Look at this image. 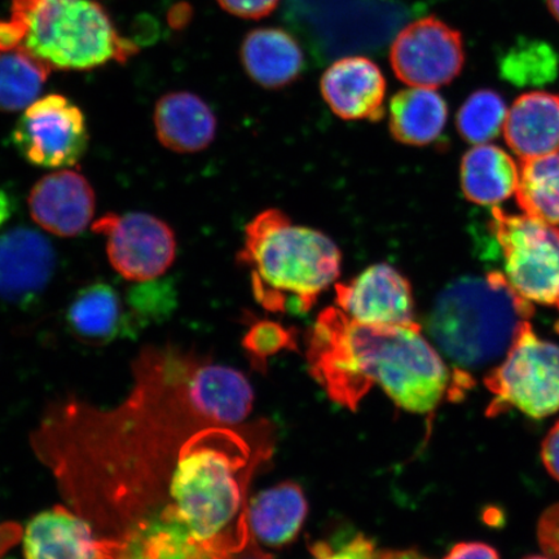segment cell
<instances>
[{
    "label": "cell",
    "mask_w": 559,
    "mask_h": 559,
    "mask_svg": "<svg viewBox=\"0 0 559 559\" xmlns=\"http://www.w3.org/2000/svg\"><path fill=\"white\" fill-rule=\"evenodd\" d=\"M192 355L144 346L120 404L68 395L32 431L34 456L93 527L97 559H234L248 547V488L267 456L191 407Z\"/></svg>",
    "instance_id": "obj_1"
},
{
    "label": "cell",
    "mask_w": 559,
    "mask_h": 559,
    "mask_svg": "<svg viewBox=\"0 0 559 559\" xmlns=\"http://www.w3.org/2000/svg\"><path fill=\"white\" fill-rule=\"evenodd\" d=\"M421 330L365 324L330 307L307 335L313 379L352 411L377 384L403 409L429 414L442 402L451 374Z\"/></svg>",
    "instance_id": "obj_2"
},
{
    "label": "cell",
    "mask_w": 559,
    "mask_h": 559,
    "mask_svg": "<svg viewBox=\"0 0 559 559\" xmlns=\"http://www.w3.org/2000/svg\"><path fill=\"white\" fill-rule=\"evenodd\" d=\"M237 260L249 270L254 298L264 310L304 314L338 278L342 254L326 235L269 209L245 229Z\"/></svg>",
    "instance_id": "obj_3"
},
{
    "label": "cell",
    "mask_w": 559,
    "mask_h": 559,
    "mask_svg": "<svg viewBox=\"0 0 559 559\" xmlns=\"http://www.w3.org/2000/svg\"><path fill=\"white\" fill-rule=\"evenodd\" d=\"M533 317V304L512 288L502 272L495 271L447 286L432 306L426 328L451 360L478 368L508 353Z\"/></svg>",
    "instance_id": "obj_4"
},
{
    "label": "cell",
    "mask_w": 559,
    "mask_h": 559,
    "mask_svg": "<svg viewBox=\"0 0 559 559\" xmlns=\"http://www.w3.org/2000/svg\"><path fill=\"white\" fill-rule=\"evenodd\" d=\"M23 50L51 70H90L138 52L95 0H12L9 20Z\"/></svg>",
    "instance_id": "obj_5"
},
{
    "label": "cell",
    "mask_w": 559,
    "mask_h": 559,
    "mask_svg": "<svg viewBox=\"0 0 559 559\" xmlns=\"http://www.w3.org/2000/svg\"><path fill=\"white\" fill-rule=\"evenodd\" d=\"M489 230L512 288L531 304L559 311V229L533 215L493 207Z\"/></svg>",
    "instance_id": "obj_6"
},
{
    "label": "cell",
    "mask_w": 559,
    "mask_h": 559,
    "mask_svg": "<svg viewBox=\"0 0 559 559\" xmlns=\"http://www.w3.org/2000/svg\"><path fill=\"white\" fill-rule=\"evenodd\" d=\"M485 383L495 396L489 416L512 408L536 419L555 415L559 411V345L540 338L527 321L506 360Z\"/></svg>",
    "instance_id": "obj_7"
},
{
    "label": "cell",
    "mask_w": 559,
    "mask_h": 559,
    "mask_svg": "<svg viewBox=\"0 0 559 559\" xmlns=\"http://www.w3.org/2000/svg\"><path fill=\"white\" fill-rule=\"evenodd\" d=\"M12 144L33 166L61 170L86 155L90 134L83 111L68 97H39L23 111L12 130Z\"/></svg>",
    "instance_id": "obj_8"
},
{
    "label": "cell",
    "mask_w": 559,
    "mask_h": 559,
    "mask_svg": "<svg viewBox=\"0 0 559 559\" xmlns=\"http://www.w3.org/2000/svg\"><path fill=\"white\" fill-rule=\"evenodd\" d=\"M390 64L411 87L450 85L465 66L463 34L436 16L417 20L396 35Z\"/></svg>",
    "instance_id": "obj_9"
},
{
    "label": "cell",
    "mask_w": 559,
    "mask_h": 559,
    "mask_svg": "<svg viewBox=\"0 0 559 559\" xmlns=\"http://www.w3.org/2000/svg\"><path fill=\"white\" fill-rule=\"evenodd\" d=\"M93 229L107 237L109 263L129 282L163 276L177 255L174 230L148 213L107 214Z\"/></svg>",
    "instance_id": "obj_10"
},
{
    "label": "cell",
    "mask_w": 559,
    "mask_h": 559,
    "mask_svg": "<svg viewBox=\"0 0 559 559\" xmlns=\"http://www.w3.org/2000/svg\"><path fill=\"white\" fill-rule=\"evenodd\" d=\"M335 302L349 318L360 323L418 324L412 285L407 277L389 264L370 265L352 282L335 285Z\"/></svg>",
    "instance_id": "obj_11"
},
{
    "label": "cell",
    "mask_w": 559,
    "mask_h": 559,
    "mask_svg": "<svg viewBox=\"0 0 559 559\" xmlns=\"http://www.w3.org/2000/svg\"><path fill=\"white\" fill-rule=\"evenodd\" d=\"M55 264L53 247L38 230H7L0 235V299L31 305L50 284Z\"/></svg>",
    "instance_id": "obj_12"
},
{
    "label": "cell",
    "mask_w": 559,
    "mask_h": 559,
    "mask_svg": "<svg viewBox=\"0 0 559 559\" xmlns=\"http://www.w3.org/2000/svg\"><path fill=\"white\" fill-rule=\"evenodd\" d=\"M27 204L33 221L47 233L75 237L94 218L95 192L82 174L61 169L34 185Z\"/></svg>",
    "instance_id": "obj_13"
},
{
    "label": "cell",
    "mask_w": 559,
    "mask_h": 559,
    "mask_svg": "<svg viewBox=\"0 0 559 559\" xmlns=\"http://www.w3.org/2000/svg\"><path fill=\"white\" fill-rule=\"evenodd\" d=\"M386 80L379 66L362 56L335 61L320 81L321 95L335 116L346 121H380Z\"/></svg>",
    "instance_id": "obj_14"
},
{
    "label": "cell",
    "mask_w": 559,
    "mask_h": 559,
    "mask_svg": "<svg viewBox=\"0 0 559 559\" xmlns=\"http://www.w3.org/2000/svg\"><path fill=\"white\" fill-rule=\"evenodd\" d=\"M186 394L199 416L221 426L239 425L253 405V390L239 370L214 365L195 353L187 370Z\"/></svg>",
    "instance_id": "obj_15"
},
{
    "label": "cell",
    "mask_w": 559,
    "mask_h": 559,
    "mask_svg": "<svg viewBox=\"0 0 559 559\" xmlns=\"http://www.w3.org/2000/svg\"><path fill=\"white\" fill-rule=\"evenodd\" d=\"M66 319L70 333L83 345L107 346L139 334L124 298L107 283L90 284L76 293Z\"/></svg>",
    "instance_id": "obj_16"
},
{
    "label": "cell",
    "mask_w": 559,
    "mask_h": 559,
    "mask_svg": "<svg viewBox=\"0 0 559 559\" xmlns=\"http://www.w3.org/2000/svg\"><path fill=\"white\" fill-rule=\"evenodd\" d=\"M23 549L25 559H97L93 527L68 506L35 514L24 528Z\"/></svg>",
    "instance_id": "obj_17"
},
{
    "label": "cell",
    "mask_w": 559,
    "mask_h": 559,
    "mask_svg": "<svg viewBox=\"0 0 559 559\" xmlns=\"http://www.w3.org/2000/svg\"><path fill=\"white\" fill-rule=\"evenodd\" d=\"M506 142L522 160L559 152V95L531 91L508 109Z\"/></svg>",
    "instance_id": "obj_18"
},
{
    "label": "cell",
    "mask_w": 559,
    "mask_h": 559,
    "mask_svg": "<svg viewBox=\"0 0 559 559\" xmlns=\"http://www.w3.org/2000/svg\"><path fill=\"white\" fill-rule=\"evenodd\" d=\"M240 59L250 79L269 90L292 85L305 68L298 40L277 27L250 32L242 40Z\"/></svg>",
    "instance_id": "obj_19"
},
{
    "label": "cell",
    "mask_w": 559,
    "mask_h": 559,
    "mask_svg": "<svg viewBox=\"0 0 559 559\" xmlns=\"http://www.w3.org/2000/svg\"><path fill=\"white\" fill-rule=\"evenodd\" d=\"M153 120L158 142L177 153L206 150L214 142L218 126L209 105L186 91L160 97Z\"/></svg>",
    "instance_id": "obj_20"
},
{
    "label": "cell",
    "mask_w": 559,
    "mask_h": 559,
    "mask_svg": "<svg viewBox=\"0 0 559 559\" xmlns=\"http://www.w3.org/2000/svg\"><path fill=\"white\" fill-rule=\"evenodd\" d=\"M521 170L499 146L479 144L461 160V188L475 205L493 206L519 191Z\"/></svg>",
    "instance_id": "obj_21"
},
{
    "label": "cell",
    "mask_w": 559,
    "mask_h": 559,
    "mask_svg": "<svg viewBox=\"0 0 559 559\" xmlns=\"http://www.w3.org/2000/svg\"><path fill=\"white\" fill-rule=\"evenodd\" d=\"M302 488L293 481L265 489L250 501L249 528L258 540L277 548L295 540L307 515Z\"/></svg>",
    "instance_id": "obj_22"
},
{
    "label": "cell",
    "mask_w": 559,
    "mask_h": 559,
    "mask_svg": "<svg viewBox=\"0 0 559 559\" xmlns=\"http://www.w3.org/2000/svg\"><path fill=\"white\" fill-rule=\"evenodd\" d=\"M449 121V105L436 90H402L390 102L391 135L405 145L426 146L436 143Z\"/></svg>",
    "instance_id": "obj_23"
},
{
    "label": "cell",
    "mask_w": 559,
    "mask_h": 559,
    "mask_svg": "<svg viewBox=\"0 0 559 559\" xmlns=\"http://www.w3.org/2000/svg\"><path fill=\"white\" fill-rule=\"evenodd\" d=\"M515 195L524 213L559 229V152L522 160Z\"/></svg>",
    "instance_id": "obj_24"
},
{
    "label": "cell",
    "mask_w": 559,
    "mask_h": 559,
    "mask_svg": "<svg viewBox=\"0 0 559 559\" xmlns=\"http://www.w3.org/2000/svg\"><path fill=\"white\" fill-rule=\"evenodd\" d=\"M51 72L23 50L0 53V111L12 114L31 107Z\"/></svg>",
    "instance_id": "obj_25"
},
{
    "label": "cell",
    "mask_w": 559,
    "mask_h": 559,
    "mask_svg": "<svg viewBox=\"0 0 559 559\" xmlns=\"http://www.w3.org/2000/svg\"><path fill=\"white\" fill-rule=\"evenodd\" d=\"M502 79L516 87H543L559 72V58L548 41L522 39L509 48L500 60Z\"/></svg>",
    "instance_id": "obj_26"
},
{
    "label": "cell",
    "mask_w": 559,
    "mask_h": 559,
    "mask_svg": "<svg viewBox=\"0 0 559 559\" xmlns=\"http://www.w3.org/2000/svg\"><path fill=\"white\" fill-rule=\"evenodd\" d=\"M507 116V103L499 93L489 88L475 91L459 110V134L467 143L487 144L504 130Z\"/></svg>",
    "instance_id": "obj_27"
},
{
    "label": "cell",
    "mask_w": 559,
    "mask_h": 559,
    "mask_svg": "<svg viewBox=\"0 0 559 559\" xmlns=\"http://www.w3.org/2000/svg\"><path fill=\"white\" fill-rule=\"evenodd\" d=\"M124 300L140 333L144 328L164 323L171 317L177 309V290L170 280L157 277L136 283Z\"/></svg>",
    "instance_id": "obj_28"
},
{
    "label": "cell",
    "mask_w": 559,
    "mask_h": 559,
    "mask_svg": "<svg viewBox=\"0 0 559 559\" xmlns=\"http://www.w3.org/2000/svg\"><path fill=\"white\" fill-rule=\"evenodd\" d=\"M242 346L254 365L260 368L265 366L270 356H274L283 349L296 348V334L276 321H255L245 334Z\"/></svg>",
    "instance_id": "obj_29"
},
{
    "label": "cell",
    "mask_w": 559,
    "mask_h": 559,
    "mask_svg": "<svg viewBox=\"0 0 559 559\" xmlns=\"http://www.w3.org/2000/svg\"><path fill=\"white\" fill-rule=\"evenodd\" d=\"M312 555L314 559H376L377 550L372 540L358 535L337 549L330 544L319 543L312 548Z\"/></svg>",
    "instance_id": "obj_30"
},
{
    "label": "cell",
    "mask_w": 559,
    "mask_h": 559,
    "mask_svg": "<svg viewBox=\"0 0 559 559\" xmlns=\"http://www.w3.org/2000/svg\"><path fill=\"white\" fill-rule=\"evenodd\" d=\"M537 539L545 555L559 558V504L545 510L540 516Z\"/></svg>",
    "instance_id": "obj_31"
},
{
    "label": "cell",
    "mask_w": 559,
    "mask_h": 559,
    "mask_svg": "<svg viewBox=\"0 0 559 559\" xmlns=\"http://www.w3.org/2000/svg\"><path fill=\"white\" fill-rule=\"evenodd\" d=\"M223 10L241 19H262L276 10L280 0H216Z\"/></svg>",
    "instance_id": "obj_32"
},
{
    "label": "cell",
    "mask_w": 559,
    "mask_h": 559,
    "mask_svg": "<svg viewBox=\"0 0 559 559\" xmlns=\"http://www.w3.org/2000/svg\"><path fill=\"white\" fill-rule=\"evenodd\" d=\"M543 464L548 473L559 481V421L550 429L542 447Z\"/></svg>",
    "instance_id": "obj_33"
},
{
    "label": "cell",
    "mask_w": 559,
    "mask_h": 559,
    "mask_svg": "<svg viewBox=\"0 0 559 559\" xmlns=\"http://www.w3.org/2000/svg\"><path fill=\"white\" fill-rule=\"evenodd\" d=\"M444 559H500L498 551L484 543H461Z\"/></svg>",
    "instance_id": "obj_34"
},
{
    "label": "cell",
    "mask_w": 559,
    "mask_h": 559,
    "mask_svg": "<svg viewBox=\"0 0 559 559\" xmlns=\"http://www.w3.org/2000/svg\"><path fill=\"white\" fill-rule=\"evenodd\" d=\"M24 528L17 522L0 524V559L23 540Z\"/></svg>",
    "instance_id": "obj_35"
},
{
    "label": "cell",
    "mask_w": 559,
    "mask_h": 559,
    "mask_svg": "<svg viewBox=\"0 0 559 559\" xmlns=\"http://www.w3.org/2000/svg\"><path fill=\"white\" fill-rule=\"evenodd\" d=\"M192 16V9L186 3L178 4L170 12V24L174 27L185 26Z\"/></svg>",
    "instance_id": "obj_36"
},
{
    "label": "cell",
    "mask_w": 559,
    "mask_h": 559,
    "mask_svg": "<svg viewBox=\"0 0 559 559\" xmlns=\"http://www.w3.org/2000/svg\"><path fill=\"white\" fill-rule=\"evenodd\" d=\"M376 559H429L415 550L377 551Z\"/></svg>",
    "instance_id": "obj_37"
},
{
    "label": "cell",
    "mask_w": 559,
    "mask_h": 559,
    "mask_svg": "<svg viewBox=\"0 0 559 559\" xmlns=\"http://www.w3.org/2000/svg\"><path fill=\"white\" fill-rule=\"evenodd\" d=\"M12 205L9 194L0 188V227L5 225V222L11 218Z\"/></svg>",
    "instance_id": "obj_38"
},
{
    "label": "cell",
    "mask_w": 559,
    "mask_h": 559,
    "mask_svg": "<svg viewBox=\"0 0 559 559\" xmlns=\"http://www.w3.org/2000/svg\"><path fill=\"white\" fill-rule=\"evenodd\" d=\"M545 2H547L550 15L559 23V0H545Z\"/></svg>",
    "instance_id": "obj_39"
},
{
    "label": "cell",
    "mask_w": 559,
    "mask_h": 559,
    "mask_svg": "<svg viewBox=\"0 0 559 559\" xmlns=\"http://www.w3.org/2000/svg\"><path fill=\"white\" fill-rule=\"evenodd\" d=\"M523 559H549V558L540 557V556H530V557H526V558H523Z\"/></svg>",
    "instance_id": "obj_40"
}]
</instances>
